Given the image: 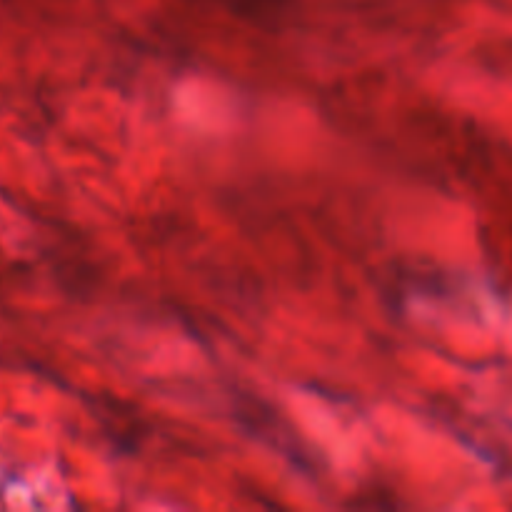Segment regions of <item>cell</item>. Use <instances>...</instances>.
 Here are the masks:
<instances>
[{"label":"cell","instance_id":"cell-1","mask_svg":"<svg viewBox=\"0 0 512 512\" xmlns=\"http://www.w3.org/2000/svg\"><path fill=\"white\" fill-rule=\"evenodd\" d=\"M240 8L250 13H275L285 0H238Z\"/></svg>","mask_w":512,"mask_h":512}]
</instances>
